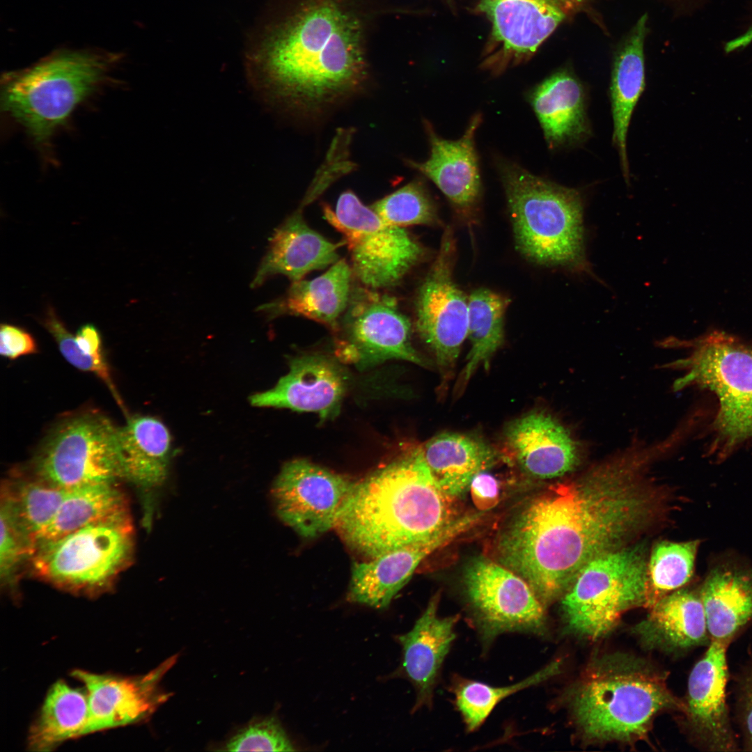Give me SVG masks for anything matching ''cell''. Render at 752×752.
I'll return each mask as SVG.
<instances>
[{
  "mask_svg": "<svg viewBox=\"0 0 752 752\" xmlns=\"http://www.w3.org/2000/svg\"><path fill=\"white\" fill-rule=\"evenodd\" d=\"M643 453L628 452L551 487L502 535L503 565L543 605L563 595L588 563L621 548L656 518L660 496L644 478Z\"/></svg>",
  "mask_w": 752,
  "mask_h": 752,
  "instance_id": "cell-1",
  "label": "cell"
},
{
  "mask_svg": "<svg viewBox=\"0 0 752 752\" xmlns=\"http://www.w3.org/2000/svg\"><path fill=\"white\" fill-rule=\"evenodd\" d=\"M363 50L361 23L344 3L305 0L258 30L246 65L269 99L315 114L361 88L367 72Z\"/></svg>",
  "mask_w": 752,
  "mask_h": 752,
  "instance_id": "cell-2",
  "label": "cell"
},
{
  "mask_svg": "<svg viewBox=\"0 0 752 752\" xmlns=\"http://www.w3.org/2000/svg\"><path fill=\"white\" fill-rule=\"evenodd\" d=\"M451 500L417 447L354 482L334 529L369 559L433 538L454 520Z\"/></svg>",
  "mask_w": 752,
  "mask_h": 752,
  "instance_id": "cell-3",
  "label": "cell"
},
{
  "mask_svg": "<svg viewBox=\"0 0 752 752\" xmlns=\"http://www.w3.org/2000/svg\"><path fill=\"white\" fill-rule=\"evenodd\" d=\"M570 702L580 732L595 742L640 739L657 713L685 710L669 691L662 673L634 658L618 656L591 664Z\"/></svg>",
  "mask_w": 752,
  "mask_h": 752,
  "instance_id": "cell-4",
  "label": "cell"
},
{
  "mask_svg": "<svg viewBox=\"0 0 752 752\" xmlns=\"http://www.w3.org/2000/svg\"><path fill=\"white\" fill-rule=\"evenodd\" d=\"M111 59L86 52L51 56L1 80V111L48 151L56 130L106 82Z\"/></svg>",
  "mask_w": 752,
  "mask_h": 752,
  "instance_id": "cell-5",
  "label": "cell"
},
{
  "mask_svg": "<svg viewBox=\"0 0 752 752\" xmlns=\"http://www.w3.org/2000/svg\"><path fill=\"white\" fill-rule=\"evenodd\" d=\"M500 169L518 250L540 265L586 269L580 191L513 163Z\"/></svg>",
  "mask_w": 752,
  "mask_h": 752,
  "instance_id": "cell-6",
  "label": "cell"
},
{
  "mask_svg": "<svg viewBox=\"0 0 752 752\" xmlns=\"http://www.w3.org/2000/svg\"><path fill=\"white\" fill-rule=\"evenodd\" d=\"M677 363L684 373L677 389L697 386L717 398L713 450L726 453L752 443V345L714 331L694 340Z\"/></svg>",
  "mask_w": 752,
  "mask_h": 752,
  "instance_id": "cell-7",
  "label": "cell"
},
{
  "mask_svg": "<svg viewBox=\"0 0 752 752\" xmlns=\"http://www.w3.org/2000/svg\"><path fill=\"white\" fill-rule=\"evenodd\" d=\"M134 526L127 514L38 545L34 574L61 589L88 595L106 590L130 563Z\"/></svg>",
  "mask_w": 752,
  "mask_h": 752,
  "instance_id": "cell-8",
  "label": "cell"
},
{
  "mask_svg": "<svg viewBox=\"0 0 752 752\" xmlns=\"http://www.w3.org/2000/svg\"><path fill=\"white\" fill-rule=\"evenodd\" d=\"M647 568L639 547H621L588 563L561 601L568 630L591 640L606 635L624 612L645 604Z\"/></svg>",
  "mask_w": 752,
  "mask_h": 752,
  "instance_id": "cell-9",
  "label": "cell"
},
{
  "mask_svg": "<svg viewBox=\"0 0 752 752\" xmlns=\"http://www.w3.org/2000/svg\"><path fill=\"white\" fill-rule=\"evenodd\" d=\"M118 430L97 412L63 420L36 456L35 476L65 489L124 479Z\"/></svg>",
  "mask_w": 752,
  "mask_h": 752,
  "instance_id": "cell-10",
  "label": "cell"
},
{
  "mask_svg": "<svg viewBox=\"0 0 752 752\" xmlns=\"http://www.w3.org/2000/svg\"><path fill=\"white\" fill-rule=\"evenodd\" d=\"M323 213L345 237L352 272L368 288L395 285L423 256L406 230L384 221L350 190L340 195L335 210L324 205Z\"/></svg>",
  "mask_w": 752,
  "mask_h": 752,
  "instance_id": "cell-11",
  "label": "cell"
},
{
  "mask_svg": "<svg viewBox=\"0 0 752 752\" xmlns=\"http://www.w3.org/2000/svg\"><path fill=\"white\" fill-rule=\"evenodd\" d=\"M464 586L474 625L485 642L507 632H545L543 604L528 583L505 565L485 558L473 561Z\"/></svg>",
  "mask_w": 752,
  "mask_h": 752,
  "instance_id": "cell-12",
  "label": "cell"
},
{
  "mask_svg": "<svg viewBox=\"0 0 752 752\" xmlns=\"http://www.w3.org/2000/svg\"><path fill=\"white\" fill-rule=\"evenodd\" d=\"M455 251L448 228L415 300L416 329L446 374L453 368L468 333V298L453 278Z\"/></svg>",
  "mask_w": 752,
  "mask_h": 752,
  "instance_id": "cell-13",
  "label": "cell"
},
{
  "mask_svg": "<svg viewBox=\"0 0 752 752\" xmlns=\"http://www.w3.org/2000/svg\"><path fill=\"white\" fill-rule=\"evenodd\" d=\"M372 290L358 289L351 294L343 320L345 339L338 345L340 356L362 368L389 359L425 366L426 361L411 343V323L396 299Z\"/></svg>",
  "mask_w": 752,
  "mask_h": 752,
  "instance_id": "cell-14",
  "label": "cell"
},
{
  "mask_svg": "<svg viewBox=\"0 0 752 752\" xmlns=\"http://www.w3.org/2000/svg\"><path fill=\"white\" fill-rule=\"evenodd\" d=\"M353 481L304 459L286 463L272 488L279 518L306 538L334 528Z\"/></svg>",
  "mask_w": 752,
  "mask_h": 752,
  "instance_id": "cell-15",
  "label": "cell"
},
{
  "mask_svg": "<svg viewBox=\"0 0 752 752\" xmlns=\"http://www.w3.org/2000/svg\"><path fill=\"white\" fill-rule=\"evenodd\" d=\"M478 519V515L454 519L428 542L395 549L354 563L347 599L377 609L387 607L428 555L446 546Z\"/></svg>",
  "mask_w": 752,
  "mask_h": 752,
  "instance_id": "cell-16",
  "label": "cell"
},
{
  "mask_svg": "<svg viewBox=\"0 0 752 752\" xmlns=\"http://www.w3.org/2000/svg\"><path fill=\"white\" fill-rule=\"evenodd\" d=\"M347 387V377L338 363L322 355H304L290 361L289 372L272 389L249 400L256 407L315 412L325 419L339 412Z\"/></svg>",
  "mask_w": 752,
  "mask_h": 752,
  "instance_id": "cell-17",
  "label": "cell"
},
{
  "mask_svg": "<svg viewBox=\"0 0 752 752\" xmlns=\"http://www.w3.org/2000/svg\"><path fill=\"white\" fill-rule=\"evenodd\" d=\"M728 643L711 641L695 664L688 680L685 712L691 726L711 750H733L735 744L726 702V648Z\"/></svg>",
  "mask_w": 752,
  "mask_h": 752,
  "instance_id": "cell-18",
  "label": "cell"
},
{
  "mask_svg": "<svg viewBox=\"0 0 752 752\" xmlns=\"http://www.w3.org/2000/svg\"><path fill=\"white\" fill-rule=\"evenodd\" d=\"M481 116L471 119L463 136L455 141L439 137L428 122L425 130L430 144L429 158L423 162L409 160V166L432 180L457 210L468 212L478 203L481 182L475 134Z\"/></svg>",
  "mask_w": 752,
  "mask_h": 752,
  "instance_id": "cell-19",
  "label": "cell"
},
{
  "mask_svg": "<svg viewBox=\"0 0 752 752\" xmlns=\"http://www.w3.org/2000/svg\"><path fill=\"white\" fill-rule=\"evenodd\" d=\"M158 671L143 677L96 674L75 670L72 675L86 688L89 719L86 735L133 724L149 715L159 702Z\"/></svg>",
  "mask_w": 752,
  "mask_h": 752,
  "instance_id": "cell-20",
  "label": "cell"
},
{
  "mask_svg": "<svg viewBox=\"0 0 752 752\" xmlns=\"http://www.w3.org/2000/svg\"><path fill=\"white\" fill-rule=\"evenodd\" d=\"M301 212L299 207L274 230L251 283L252 288L261 285L276 274L296 282L309 272L338 260V249L346 244L345 241L334 243L328 240L308 226Z\"/></svg>",
  "mask_w": 752,
  "mask_h": 752,
  "instance_id": "cell-21",
  "label": "cell"
},
{
  "mask_svg": "<svg viewBox=\"0 0 752 752\" xmlns=\"http://www.w3.org/2000/svg\"><path fill=\"white\" fill-rule=\"evenodd\" d=\"M505 435L519 464L534 477H560L579 462L575 441L557 420L545 412H532L513 421Z\"/></svg>",
  "mask_w": 752,
  "mask_h": 752,
  "instance_id": "cell-22",
  "label": "cell"
},
{
  "mask_svg": "<svg viewBox=\"0 0 752 752\" xmlns=\"http://www.w3.org/2000/svg\"><path fill=\"white\" fill-rule=\"evenodd\" d=\"M439 595L432 597L412 629L398 636L402 645V674L416 691L415 710L431 703L441 665L455 638L459 616H439Z\"/></svg>",
  "mask_w": 752,
  "mask_h": 752,
  "instance_id": "cell-23",
  "label": "cell"
},
{
  "mask_svg": "<svg viewBox=\"0 0 752 752\" xmlns=\"http://www.w3.org/2000/svg\"><path fill=\"white\" fill-rule=\"evenodd\" d=\"M529 100L550 148L577 145L590 136L586 90L568 70L558 71L537 85Z\"/></svg>",
  "mask_w": 752,
  "mask_h": 752,
  "instance_id": "cell-24",
  "label": "cell"
},
{
  "mask_svg": "<svg viewBox=\"0 0 752 752\" xmlns=\"http://www.w3.org/2000/svg\"><path fill=\"white\" fill-rule=\"evenodd\" d=\"M478 6L492 22L505 63L533 54L565 17L551 0H480Z\"/></svg>",
  "mask_w": 752,
  "mask_h": 752,
  "instance_id": "cell-25",
  "label": "cell"
},
{
  "mask_svg": "<svg viewBox=\"0 0 752 752\" xmlns=\"http://www.w3.org/2000/svg\"><path fill=\"white\" fill-rule=\"evenodd\" d=\"M352 274L346 261L338 260L312 280L292 282L284 297L263 304L258 311L269 318L283 314L302 316L336 329L351 297Z\"/></svg>",
  "mask_w": 752,
  "mask_h": 752,
  "instance_id": "cell-26",
  "label": "cell"
},
{
  "mask_svg": "<svg viewBox=\"0 0 752 752\" xmlns=\"http://www.w3.org/2000/svg\"><path fill=\"white\" fill-rule=\"evenodd\" d=\"M647 19V15H644L638 20L617 52L609 88L613 125L612 140L627 182L629 180L627 135L633 111L645 87L643 46Z\"/></svg>",
  "mask_w": 752,
  "mask_h": 752,
  "instance_id": "cell-27",
  "label": "cell"
},
{
  "mask_svg": "<svg viewBox=\"0 0 752 752\" xmlns=\"http://www.w3.org/2000/svg\"><path fill=\"white\" fill-rule=\"evenodd\" d=\"M123 478L144 489L166 480L171 456V436L157 418L128 417L118 430Z\"/></svg>",
  "mask_w": 752,
  "mask_h": 752,
  "instance_id": "cell-28",
  "label": "cell"
},
{
  "mask_svg": "<svg viewBox=\"0 0 752 752\" xmlns=\"http://www.w3.org/2000/svg\"><path fill=\"white\" fill-rule=\"evenodd\" d=\"M649 616L636 627L648 645L687 649L710 639L700 595L687 590L666 595L652 607Z\"/></svg>",
  "mask_w": 752,
  "mask_h": 752,
  "instance_id": "cell-29",
  "label": "cell"
},
{
  "mask_svg": "<svg viewBox=\"0 0 752 752\" xmlns=\"http://www.w3.org/2000/svg\"><path fill=\"white\" fill-rule=\"evenodd\" d=\"M421 448L439 486L452 499L464 493L473 478L496 460L495 451L485 442L458 433L436 435Z\"/></svg>",
  "mask_w": 752,
  "mask_h": 752,
  "instance_id": "cell-30",
  "label": "cell"
},
{
  "mask_svg": "<svg viewBox=\"0 0 752 752\" xmlns=\"http://www.w3.org/2000/svg\"><path fill=\"white\" fill-rule=\"evenodd\" d=\"M700 598L711 641L729 643L752 620V578L745 573L727 568L712 570Z\"/></svg>",
  "mask_w": 752,
  "mask_h": 752,
  "instance_id": "cell-31",
  "label": "cell"
},
{
  "mask_svg": "<svg viewBox=\"0 0 752 752\" xmlns=\"http://www.w3.org/2000/svg\"><path fill=\"white\" fill-rule=\"evenodd\" d=\"M127 514L126 497L116 483L68 489L52 519L36 537L35 547L88 525Z\"/></svg>",
  "mask_w": 752,
  "mask_h": 752,
  "instance_id": "cell-32",
  "label": "cell"
},
{
  "mask_svg": "<svg viewBox=\"0 0 752 752\" xmlns=\"http://www.w3.org/2000/svg\"><path fill=\"white\" fill-rule=\"evenodd\" d=\"M88 719L86 692L59 680L50 688L29 730V749L49 751L66 740L86 735Z\"/></svg>",
  "mask_w": 752,
  "mask_h": 752,
  "instance_id": "cell-33",
  "label": "cell"
},
{
  "mask_svg": "<svg viewBox=\"0 0 752 752\" xmlns=\"http://www.w3.org/2000/svg\"><path fill=\"white\" fill-rule=\"evenodd\" d=\"M510 300L486 288L473 290L468 297V333L471 349L461 373V386L480 366H486L503 340V320Z\"/></svg>",
  "mask_w": 752,
  "mask_h": 752,
  "instance_id": "cell-34",
  "label": "cell"
},
{
  "mask_svg": "<svg viewBox=\"0 0 752 752\" xmlns=\"http://www.w3.org/2000/svg\"><path fill=\"white\" fill-rule=\"evenodd\" d=\"M68 490L35 476L32 479L6 482L2 485L1 494L35 547L36 537L52 519Z\"/></svg>",
  "mask_w": 752,
  "mask_h": 752,
  "instance_id": "cell-35",
  "label": "cell"
},
{
  "mask_svg": "<svg viewBox=\"0 0 752 752\" xmlns=\"http://www.w3.org/2000/svg\"><path fill=\"white\" fill-rule=\"evenodd\" d=\"M698 541L661 542L652 550L648 563L645 605L652 607L669 592L691 579Z\"/></svg>",
  "mask_w": 752,
  "mask_h": 752,
  "instance_id": "cell-36",
  "label": "cell"
},
{
  "mask_svg": "<svg viewBox=\"0 0 752 752\" xmlns=\"http://www.w3.org/2000/svg\"><path fill=\"white\" fill-rule=\"evenodd\" d=\"M560 662L556 661L515 684L493 687L475 680L460 679L454 687L455 703L469 731L478 728L495 706L508 696L538 684L556 674Z\"/></svg>",
  "mask_w": 752,
  "mask_h": 752,
  "instance_id": "cell-37",
  "label": "cell"
},
{
  "mask_svg": "<svg viewBox=\"0 0 752 752\" xmlns=\"http://www.w3.org/2000/svg\"><path fill=\"white\" fill-rule=\"evenodd\" d=\"M45 328L68 363L80 370L97 375L107 384L116 400H121L111 377L100 334L95 325L84 324L74 336L58 317H54L47 321Z\"/></svg>",
  "mask_w": 752,
  "mask_h": 752,
  "instance_id": "cell-38",
  "label": "cell"
},
{
  "mask_svg": "<svg viewBox=\"0 0 752 752\" xmlns=\"http://www.w3.org/2000/svg\"><path fill=\"white\" fill-rule=\"evenodd\" d=\"M386 223L403 227L430 225L437 220V210L425 186L414 180L370 206Z\"/></svg>",
  "mask_w": 752,
  "mask_h": 752,
  "instance_id": "cell-39",
  "label": "cell"
},
{
  "mask_svg": "<svg viewBox=\"0 0 752 752\" xmlns=\"http://www.w3.org/2000/svg\"><path fill=\"white\" fill-rule=\"evenodd\" d=\"M0 575L1 582L12 586L22 563L31 558L35 547L19 525L7 499L1 494Z\"/></svg>",
  "mask_w": 752,
  "mask_h": 752,
  "instance_id": "cell-40",
  "label": "cell"
},
{
  "mask_svg": "<svg viewBox=\"0 0 752 752\" xmlns=\"http://www.w3.org/2000/svg\"><path fill=\"white\" fill-rule=\"evenodd\" d=\"M228 751H293L295 748L274 718L251 723L240 730L225 745Z\"/></svg>",
  "mask_w": 752,
  "mask_h": 752,
  "instance_id": "cell-41",
  "label": "cell"
},
{
  "mask_svg": "<svg viewBox=\"0 0 752 752\" xmlns=\"http://www.w3.org/2000/svg\"><path fill=\"white\" fill-rule=\"evenodd\" d=\"M38 352L33 336L18 326L2 323L0 328V354L14 360Z\"/></svg>",
  "mask_w": 752,
  "mask_h": 752,
  "instance_id": "cell-42",
  "label": "cell"
},
{
  "mask_svg": "<svg viewBox=\"0 0 752 752\" xmlns=\"http://www.w3.org/2000/svg\"><path fill=\"white\" fill-rule=\"evenodd\" d=\"M472 499L480 510H487L496 506L499 499V485L492 476L480 472L469 485Z\"/></svg>",
  "mask_w": 752,
  "mask_h": 752,
  "instance_id": "cell-43",
  "label": "cell"
},
{
  "mask_svg": "<svg viewBox=\"0 0 752 752\" xmlns=\"http://www.w3.org/2000/svg\"><path fill=\"white\" fill-rule=\"evenodd\" d=\"M744 723L750 739L752 740V678L746 693Z\"/></svg>",
  "mask_w": 752,
  "mask_h": 752,
  "instance_id": "cell-44",
  "label": "cell"
},
{
  "mask_svg": "<svg viewBox=\"0 0 752 752\" xmlns=\"http://www.w3.org/2000/svg\"><path fill=\"white\" fill-rule=\"evenodd\" d=\"M735 47L742 49L752 44V24L742 34L733 39Z\"/></svg>",
  "mask_w": 752,
  "mask_h": 752,
  "instance_id": "cell-45",
  "label": "cell"
},
{
  "mask_svg": "<svg viewBox=\"0 0 752 752\" xmlns=\"http://www.w3.org/2000/svg\"><path fill=\"white\" fill-rule=\"evenodd\" d=\"M556 4L563 12L573 11L579 8L588 0H551Z\"/></svg>",
  "mask_w": 752,
  "mask_h": 752,
  "instance_id": "cell-46",
  "label": "cell"
},
{
  "mask_svg": "<svg viewBox=\"0 0 752 752\" xmlns=\"http://www.w3.org/2000/svg\"><path fill=\"white\" fill-rule=\"evenodd\" d=\"M750 746H751V750H752V740H751V744H750Z\"/></svg>",
  "mask_w": 752,
  "mask_h": 752,
  "instance_id": "cell-47",
  "label": "cell"
}]
</instances>
